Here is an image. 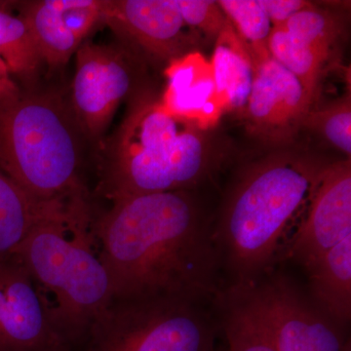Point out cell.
<instances>
[{"label":"cell","mask_w":351,"mask_h":351,"mask_svg":"<svg viewBox=\"0 0 351 351\" xmlns=\"http://www.w3.org/2000/svg\"><path fill=\"white\" fill-rule=\"evenodd\" d=\"M113 300L179 298L199 302L219 291L221 265L210 223L189 191L130 196L92 221Z\"/></svg>","instance_id":"1"},{"label":"cell","mask_w":351,"mask_h":351,"mask_svg":"<svg viewBox=\"0 0 351 351\" xmlns=\"http://www.w3.org/2000/svg\"><path fill=\"white\" fill-rule=\"evenodd\" d=\"M330 163L301 149H281L241 171L213 226L221 265L232 272L233 284L269 274Z\"/></svg>","instance_id":"2"},{"label":"cell","mask_w":351,"mask_h":351,"mask_svg":"<svg viewBox=\"0 0 351 351\" xmlns=\"http://www.w3.org/2000/svg\"><path fill=\"white\" fill-rule=\"evenodd\" d=\"M92 221L85 198L55 201L13 253L54 297L53 318L71 348L113 300L110 274L92 249Z\"/></svg>","instance_id":"3"},{"label":"cell","mask_w":351,"mask_h":351,"mask_svg":"<svg viewBox=\"0 0 351 351\" xmlns=\"http://www.w3.org/2000/svg\"><path fill=\"white\" fill-rule=\"evenodd\" d=\"M206 133L171 114L160 101L141 97L132 106L101 167V195L113 202L195 188L215 168Z\"/></svg>","instance_id":"4"},{"label":"cell","mask_w":351,"mask_h":351,"mask_svg":"<svg viewBox=\"0 0 351 351\" xmlns=\"http://www.w3.org/2000/svg\"><path fill=\"white\" fill-rule=\"evenodd\" d=\"M82 133L58 95L19 89L0 97V170L40 202L84 197Z\"/></svg>","instance_id":"5"},{"label":"cell","mask_w":351,"mask_h":351,"mask_svg":"<svg viewBox=\"0 0 351 351\" xmlns=\"http://www.w3.org/2000/svg\"><path fill=\"white\" fill-rule=\"evenodd\" d=\"M86 339L85 351H213L215 328L196 302L112 300Z\"/></svg>","instance_id":"6"},{"label":"cell","mask_w":351,"mask_h":351,"mask_svg":"<svg viewBox=\"0 0 351 351\" xmlns=\"http://www.w3.org/2000/svg\"><path fill=\"white\" fill-rule=\"evenodd\" d=\"M269 332L277 351H343V328L283 276L233 284Z\"/></svg>","instance_id":"7"},{"label":"cell","mask_w":351,"mask_h":351,"mask_svg":"<svg viewBox=\"0 0 351 351\" xmlns=\"http://www.w3.org/2000/svg\"><path fill=\"white\" fill-rule=\"evenodd\" d=\"M137 82L135 59L125 50L84 43L76 51L71 110L83 133L101 136Z\"/></svg>","instance_id":"8"},{"label":"cell","mask_w":351,"mask_h":351,"mask_svg":"<svg viewBox=\"0 0 351 351\" xmlns=\"http://www.w3.org/2000/svg\"><path fill=\"white\" fill-rule=\"evenodd\" d=\"M0 351H71L51 302L15 255L0 258Z\"/></svg>","instance_id":"9"},{"label":"cell","mask_w":351,"mask_h":351,"mask_svg":"<svg viewBox=\"0 0 351 351\" xmlns=\"http://www.w3.org/2000/svg\"><path fill=\"white\" fill-rule=\"evenodd\" d=\"M341 34L343 25L338 16L311 4L272 29L270 57L300 80L314 104Z\"/></svg>","instance_id":"10"},{"label":"cell","mask_w":351,"mask_h":351,"mask_svg":"<svg viewBox=\"0 0 351 351\" xmlns=\"http://www.w3.org/2000/svg\"><path fill=\"white\" fill-rule=\"evenodd\" d=\"M101 22L168 63L195 51L199 36L184 22L176 0H103Z\"/></svg>","instance_id":"11"},{"label":"cell","mask_w":351,"mask_h":351,"mask_svg":"<svg viewBox=\"0 0 351 351\" xmlns=\"http://www.w3.org/2000/svg\"><path fill=\"white\" fill-rule=\"evenodd\" d=\"M300 80L274 58L258 62L245 112L252 134L265 142L287 145L304 128L313 110Z\"/></svg>","instance_id":"12"},{"label":"cell","mask_w":351,"mask_h":351,"mask_svg":"<svg viewBox=\"0 0 351 351\" xmlns=\"http://www.w3.org/2000/svg\"><path fill=\"white\" fill-rule=\"evenodd\" d=\"M351 237V160L328 165L287 247L302 267Z\"/></svg>","instance_id":"13"},{"label":"cell","mask_w":351,"mask_h":351,"mask_svg":"<svg viewBox=\"0 0 351 351\" xmlns=\"http://www.w3.org/2000/svg\"><path fill=\"white\" fill-rule=\"evenodd\" d=\"M103 0H43L25 4L20 16L29 25L41 60L51 68L68 63L101 22Z\"/></svg>","instance_id":"14"},{"label":"cell","mask_w":351,"mask_h":351,"mask_svg":"<svg viewBox=\"0 0 351 351\" xmlns=\"http://www.w3.org/2000/svg\"><path fill=\"white\" fill-rule=\"evenodd\" d=\"M166 87L160 104L171 114L196 124L203 131L213 128L225 113L215 83L211 62L193 51L168 63Z\"/></svg>","instance_id":"15"},{"label":"cell","mask_w":351,"mask_h":351,"mask_svg":"<svg viewBox=\"0 0 351 351\" xmlns=\"http://www.w3.org/2000/svg\"><path fill=\"white\" fill-rule=\"evenodd\" d=\"M304 269L314 304L343 329L351 317V237Z\"/></svg>","instance_id":"16"},{"label":"cell","mask_w":351,"mask_h":351,"mask_svg":"<svg viewBox=\"0 0 351 351\" xmlns=\"http://www.w3.org/2000/svg\"><path fill=\"white\" fill-rule=\"evenodd\" d=\"M215 83L225 112L245 110L257 63L232 25L215 41L211 61Z\"/></svg>","instance_id":"17"},{"label":"cell","mask_w":351,"mask_h":351,"mask_svg":"<svg viewBox=\"0 0 351 351\" xmlns=\"http://www.w3.org/2000/svg\"><path fill=\"white\" fill-rule=\"evenodd\" d=\"M53 202L34 199L0 170V258L13 255Z\"/></svg>","instance_id":"18"},{"label":"cell","mask_w":351,"mask_h":351,"mask_svg":"<svg viewBox=\"0 0 351 351\" xmlns=\"http://www.w3.org/2000/svg\"><path fill=\"white\" fill-rule=\"evenodd\" d=\"M216 302L228 351H277L239 288L232 285L225 292H219Z\"/></svg>","instance_id":"19"},{"label":"cell","mask_w":351,"mask_h":351,"mask_svg":"<svg viewBox=\"0 0 351 351\" xmlns=\"http://www.w3.org/2000/svg\"><path fill=\"white\" fill-rule=\"evenodd\" d=\"M0 57L11 75L32 77L41 63L38 46L29 25L0 5Z\"/></svg>","instance_id":"20"},{"label":"cell","mask_w":351,"mask_h":351,"mask_svg":"<svg viewBox=\"0 0 351 351\" xmlns=\"http://www.w3.org/2000/svg\"><path fill=\"white\" fill-rule=\"evenodd\" d=\"M221 7L237 36L256 63L270 57L269 39L272 27L258 0H219Z\"/></svg>","instance_id":"21"},{"label":"cell","mask_w":351,"mask_h":351,"mask_svg":"<svg viewBox=\"0 0 351 351\" xmlns=\"http://www.w3.org/2000/svg\"><path fill=\"white\" fill-rule=\"evenodd\" d=\"M304 128L317 132L330 145L351 156V99L350 94L332 101L331 105L311 110L304 120Z\"/></svg>","instance_id":"22"},{"label":"cell","mask_w":351,"mask_h":351,"mask_svg":"<svg viewBox=\"0 0 351 351\" xmlns=\"http://www.w3.org/2000/svg\"><path fill=\"white\" fill-rule=\"evenodd\" d=\"M184 22L198 34L217 38L230 25V21L213 0H176Z\"/></svg>","instance_id":"23"},{"label":"cell","mask_w":351,"mask_h":351,"mask_svg":"<svg viewBox=\"0 0 351 351\" xmlns=\"http://www.w3.org/2000/svg\"><path fill=\"white\" fill-rule=\"evenodd\" d=\"M272 27H278L287 22L300 11L311 5V2L304 0H258Z\"/></svg>","instance_id":"24"},{"label":"cell","mask_w":351,"mask_h":351,"mask_svg":"<svg viewBox=\"0 0 351 351\" xmlns=\"http://www.w3.org/2000/svg\"><path fill=\"white\" fill-rule=\"evenodd\" d=\"M19 90L6 64L0 57V97L15 93Z\"/></svg>","instance_id":"25"},{"label":"cell","mask_w":351,"mask_h":351,"mask_svg":"<svg viewBox=\"0 0 351 351\" xmlns=\"http://www.w3.org/2000/svg\"><path fill=\"white\" fill-rule=\"evenodd\" d=\"M343 351H351L350 341H348V343H346L345 350Z\"/></svg>","instance_id":"26"},{"label":"cell","mask_w":351,"mask_h":351,"mask_svg":"<svg viewBox=\"0 0 351 351\" xmlns=\"http://www.w3.org/2000/svg\"><path fill=\"white\" fill-rule=\"evenodd\" d=\"M213 351H216V350H213Z\"/></svg>","instance_id":"27"}]
</instances>
